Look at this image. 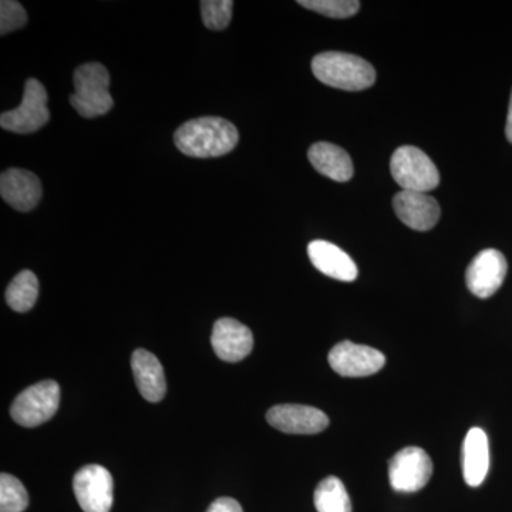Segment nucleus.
I'll return each instance as SVG.
<instances>
[{"label": "nucleus", "instance_id": "obj_2", "mask_svg": "<svg viewBox=\"0 0 512 512\" xmlns=\"http://www.w3.org/2000/svg\"><path fill=\"white\" fill-rule=\"evenodd\" d=\"M316 79L333 89L360 92L376 82V70L362 57L343 52H323L313 57Z\"/></svg>", "mask_w": 512, "mask_h": 512}, {"label": "nucleus", "instance_id": "obj_9", "mask_svg": "<svg viewBox=\"0 0 512 512\" xmlns=\"http://www.w3.org/2000/svg\"><path fill=\"white\" fill-rule=\"evenodd\" d=\"M329 365L343 377L375 375L386 365V357L377 349L356 343L340 342L329 353Z\"/></svg>", "mask_w": 512, "mask_h": 512}, {"label": "nucleus", "instance_id": "obj_16", "mask_svg": "<svg viewBox=\"0 0 512 512\" xmlns=\"http://www.w3.org/2000/svg\"><path fill=\"white\" fill-rule=\"evenodd\" d=\"M131 369L138 392L151 403H158L167 393V383L160 360L146 349H137L131 357Z\"/></svg>", "mask_w": 512, "mask_h": 512}, {"label": "nucleus", "instance_id": "obj_20", "mask_svg": "<svg viewBox=\"0 0 512 512\" xmlns=\"http://www.w3.org/2000/svg\"><path fill=\"white\" fill-rule=\"evenodd\" d=\"M39 296V281L32 271H22L6 289V302L15 312L25 313L35 306Z\"/></svg>", "mask_w": 512, "mask_h": 512}, {"label": "nucleus", "instance_id": "obj_12", "mask_svg": "<svg viewBox=\"0 0 512 512\" xmlns=\"http://www.w3.org/2000/svg\"><path fill=\"white\" fill-rule=\"evenodd\" d=\"M399 220L414 231H429L440 220V205L427 192L400 191L393 198Z\"/></svg>", "mask_w": 512, "mask_h": 512}, {"label": "nucleus", "instance_id": "obj_10", "mask_svg": "<svg viewBox=\"0 0 512 512\" xmlns=\"http://www.w3.org/2000/svg\"><path fill=\"white\" fill-rule=\"evenodd\" d=\"M507 271V259L500 251L484 249L468 265L466 272L468 289L477 298H490L503 285Z\"/></svg>", "mask_w": 512, "mask_h": 512}, {"label": "nucleus", "instance_id": "obj_17", "mask_svg": "<svg viewBox=\"0 0 512 512\" xmlns=\"http://www.w3.org/2000/svg\"><path fill=\"white\" fill-rule=\"evenodd\" d=\"M490 468V446L484 430L473 427L463 444V476L470 487L483 484Z\"/></svg>", "mask_w": 512, "mask_h": 512}, {"label": "nucleus", "instance_id": "obj_11", "mask_svg": "<svg viewBox=\"0 0 512 512\" xmlns=\"http://www.w3.org/2000/svg\"><path fill=\"white\" fill-rule=\"evenodd\" d=\"M266 421L288 434H318L329 426V417L322 410L303 404H278L266 413Z\"/></svg>", "mask_w": 512, "mask_h": 512}, {"label": "nucleus", "instance_id": "obj_13", "mask_svg": "<svg viewBox=\"0 0 512 512\" xmlns=\"http://www.w3.org/2000/svg\"><path fill=\"white\" fill-rule=\"evenodd\" d=\"M211 345L224 362L237 363L254 349V336L248 326L232 318L217 320L212 329Z\"/></svg>", "mask_w": 512, "mask_h": 512}, {"label": "nucleus", "instance_id": "obj_3", "mask_svg": "<svg viewBox=\"0 0 512 512\" xmlns=\"http://www.w3.org/2000/svg\"><path fill=\"white\" fill-rule=\"evenodd\" d=\"M74 89L70 103L86 119L104 116L113 107L109 70L100 63H86L74 72Z\"/></svg>", "mask_w": 512, "mask_h": 512}, {"label": "nucleus", "instance_id": "obj_21", "mask_svg": "<svg viewBox=\"0 0 512 512\" xmlns=\"http://www.w3.org/2000/svg\"><path fill=\"white\" fill-rule=\"evenodd\" d=\"M29 507V494L18 478L0 476V512H23Z\"/></svg>", "mask_w": 512, "mask_h": 512}, {"label": "nucleus", "instance_id": "obj_19", "mask_svg": "<svg viewBox=\"0 0 512 512\" xmlns=\"http://www.w3.org/2000/svg\"><path fill=\"white\" fill-rule=\"evenodd\" d=\"M313 503L318 512H352L348 491L338 477L320 481L313 494Z\"/></svg>", "mask_w": 512, "mask_h": 512}, {"label": "nucleus", "instance_id": "obj_4", "mask_svg": "<svg viewBox=\"0 0 512 512\" xmlns=\"http://www.w3.org/2000/svg\"><path fill=\"white\" fill-rule=\"evenodd\" d=\"M394 181L403 191L427 192L436 190L440 184V173L436 164L420 148L403 146L397 148L390 161Z\"/></svg>", "mask_w": 512, "mask_h": 512}, {"label": "nucleus", "instance_id": "obj_23", "mask_svg": "<svg viewBox=\"0 0 512 512\" xmlns=\"http://www.w3.org/2000/svg\"><path fill=\"white\" fill-rule=\"evenodd\" d=\"M232 8H234V2L231 0H202L201 15L205 28L227 29L232 18Z\"/></svg>", "mask_w": 512, "mask_h": 512}, {"label": "nucleus", "instance_id": "obj_26", "mask_svg": "<svg viewBox=\"0 0 512 512\" xmlns=\"http://www.w3.org/2000/svg\"><path fill=\"white\" fill-rule=\"evenodd\" d=\"M505 136H507L508 141L512 143V93L510 100V109H508L507 126H505Z\"/></svg>", "mask_w": 512, "mask_h": 512}, {"label": "nucleus", "instance_id": "obj_14", "mask_svg": "<svg viewBox=\"0 0 512 512\" xmlns=\"http://www.w3.org/2000/svg\"><path fill=\"white\" fill-rule=\"evenodd\" d=\"M0 194L3 201L16 211L35 210L42 198V184L35 174L20 168H9L0 177Z\"/></svg>", "mask_w": 512, "mask_h": 512}, {"label": "nucleus", "instance_id": "obj_8", "mask_svg": "<svg viewBox=\"0 0 512 512\" xmlns=\"http://www.w3.org/2000/svg\"><path fill=\"white\" fill-rule=\"evenodd\" d=\"M113 488L110 471L99 464H90L74 474L73 491L83 512H110Z\"/></svg>", "mask_w": 512, "mask_h": 512}, {"label": "nucleus", "instance_id": "obj_25", "mask_svg": "<svg viewBox=\"0 0 512 512\" xmlns=\"http://www.w3.org/2000/svg\"><path fill=\"white\" fill-rule=\"evenodd\" d=\"M207 512H244V510L234 498L221 497L208 507Z\"/></svg>", "mask_w": 512, "mask_h": 512}, {"label": "nucleus", "instance_id": "obj_18", "mask_svg": "<svg viewBox=\"0 0 512 512\" xmlns=\"http://www.w3.org/2000/svg\"><path fill=\"white\" fill-rule=\"evenodd\" d=\"M308 157L313 168L330 180L346 183L353 177L352 158L342 147L320 141L309 148Z\"/></svg>", "mask_w": 512, "mask_h": 512}, {"label": "nucleus", "instance_id": "obj_5", "mask_svg": "<svg viewBox=\"0 0 512 512\" xmlns=\"http://www.w3.org/2000/svg\"><path fill=\"white\" fill-rule=\"evenodd\" d=\"M59 404V384L55 380H45L33 384L16 397L10 407V416L19 426L33 429L52 419Z\"/></svg>", "mask_w": 512, "mask_h": 512}, {"label": "nucleus", "instance_id": "obj_1", "mask_svg": "<svg viewBox=\"0 0 512 512\" xmlns=\"http://www.w3.org/2000/svg\"><path fill=\"white\" fill-rule=\"evenodd\" d=\"M175 146L194 158L225 156L237 147V127L221 117H201L187 121L174 134Z\"/></svg>", "mask_w": 512, "mask_h": 512}, {"label": "nucleus", "instance_id": "obj_15", "mask_svg": "<svg viewBox=\"0 0 512 512\" xmlns=\"http://www.w3.org/2000/svg\"><path fill=\"white\" fill-rule=\"evenodd\" d=\"M308 255L312 265L329 278L342 282H353L359 274L355 261L332 242H311L308 247Z\"/></svg>", "mask_w": 512, "mask_h": 512}, {"label": "nucleus", "instance_id": "obj_22", "mask_svg": "<svg viewBox=\"0 0 512 512\" xmlns=\"http://www.w3.org/2000/svg\"><path fill=\"white\" fill-rule=\"evenodd\" d=\"M298 3L305 9L332 19L352 18L360 9L357 0H299Z\"/></svg>", "mask_w": 512, "mask_h": 512}, {"label": "nucleus", "instance_id": "obj_7", "mask_svg": "<svg viewBox=\"0 0 512 512\" xmlns=\"http://www.w3.org/2000/svg\"><path fill=\"white\" fill-rule=\"evenodd\" d=\"M431 474L433 463L423 448H403L390 460V485L397 493H417L429 483Z\"/></svg>", "mask_w": 512, "mask_h": 512}, {"label": "nucleus", "instance_id": "obj_6", "mask_svg": "<svg viewBox=\"0 0 512 512\" xmlns=\"http://www.w3.org/2000/svg\"><path fill=\"white\" fill-rule=\"evenodd\" d=\"M49 120L45 86L39 80L29 79L25 84L22 103L16 109L2 113L0 126L12 133L30 134L40 130Z\"/></svg>", "mask_w": 512, "mask_h": 512}, {"label": "nucleus", "instance_id": "obj_24", "mask_svg": "<svg viewBox=\"0 0 512 512\" xmlns=\"http://www.w3.org/2000/svg\"><path fill=\"white\" fill-rule=\"evenodd\" d=\"M26 23H28V15L19 2L2 0L0 3V33L2 36L22 29Z\"/></svg>", "mask_w": 512, "mask_h": 512}]
</instances>
